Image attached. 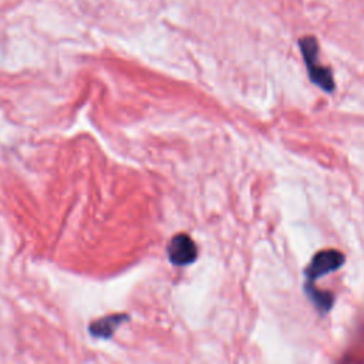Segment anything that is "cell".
I'll return each mask as SVG.
<instances>
[{"label":"cell","mask_w":364,"mask_h":364,"mask_svg":"<svg viewBox=\"0 0 364 364\" xmlns=\"http://www.w3.org/2000/svg\"><path fill=\"white\" fill-rule=\"evenodd\" d=\"M344 264V255L338 250L328 249L317 252L309 266L304 269V276L307 282H314L331 272H336Z\"/></svg>","instance_id":"2"},{"label":"cell","mask_w":364,"mask_h":364,"mask_svg":"<svg viewBox=\"0 0 364 364\" xmlns=\"http://www.w3.org/2000/svg\"><path fill=\"white\" fill-rule=\"evenodd\" d=\"M304 290H306V294L309 296V299L311 300V303L314 304V307L320 313H327L331 309V306L334 303V297L330 291L316 289V286L311 282H306Z\"/></svg>","instance_id":"5"},{"label":"cell","mask_w":364,"mask_h":364,"mask_svg":"<svg viewBox=\"0 0 364 364\" xmlns=\"http://www.w3.org/2000/svg\"><path fill=\"white\" fill-rule=\"evenodd\" d=\"M166 253L169 260L176 266H186L196 260L198 247L191 236L185 233L175 235L168 243Z\"/></svg>","instance_id":"3"},{"label":"cell","mask_w":364,"mask_h":364,"mask_svg":"<svg viewBox=\"0 0 364 364\" xmlns=\"http://www.w3.org/2000/svg\"><path fill=\"white\" fill-rule=\"evenodd\" d=\"M301 54H303V60L306 63L307 67V73L310 75L311 82H314L318 88H321L323 91H333L334 90V80H333V74L331 71L318 64V44L317 40L314 37H303L299 41Z\"/></svg>","instance_id":"1"},{"label":"cell","mask_w":364,"mask_h":364,"mask_svg":"<svg viewBox=\"0 0 364 364\" xmlns=\"http://www.w3.org/2000/svg\"><path fill=\"white\" fill-rule=\"evenodd\" d=\"M127 320H128V316H125V314H114V316L104 317V318L97 320L92 324H90V333H92L95 337L108 338L115 331V328Z\"/></svg>","instance_id":"4"}]
</instances>
